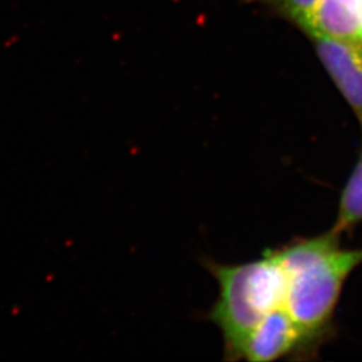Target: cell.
Instances as JSON below:
<instances>
[{"label":"cell","instance_id":"cell-3","mask_svg":"<svg viewBox=\"0 0 362 362\" xmlns=\"http://www.w3.org/2000/svg\"><path fill=\"white\" fill-rule=\"evenodd\" d=\"M311 354L303 333L285 308H281L270 313L247 337L239 353V361L310 358Z\"/></svg>","mask_w":362,"mask_h":362},{"label":"cell","instance_id":"cell-6","mask_svg":"<svg viewBox=\"0 0 362 362\" xmlns=\"http://www.w3.org/2000/svg\"><path fill=\"white\" fill-rule=\"evenodd\" d=\"M362 223V144L360 155L339 196L333 231L350 233Z\"/></svg>","mask_w":362,"mask_h":362},{"label":"cell","instance_id":"cell-7","mask_svg":"<svg viewBox=\"0 0 362 362\" xmlns=\"http://www.w3.org/2000/svg\"><path fill=\"white\" fill-rule=\"evenodd\" d=\"M266 6L286 21L293 22L299 28L306 25L314 6L318 0H252Z\"/></svg>","mask_w":362,"mask_h":362},{"label":"cell","instance_id":"cell-2","mask_svg":"<svg viewBox=\"0 0 362 362\" xmlns=\"http://www.w3.org/2000/svg\"><path fill=\"white\" fill-rule=\"evenodd\" d=\"M203 266L215 278L219 294L203 315L221 333L226 361H239L250 333L270 313L284 308L285 275L274 250L246 263L226 264L209 258Z\"/></svg>","mask_w":362,"mask_h":362},{"label":"cell","instance_id":"cell-5","mask_svg":"<svg viewBox=\"0 0 362 362\" xmlns=\"http://www.w3.org/2000/svg\"><path fill=\"white\" fill-rule=\"evenodd\" d=\"M300 30L306 35L321 34L344 40H362V1L318 0Z\"/></svg>","mask_w":362,"mask_h":362},{"label":"cell","instance_id":"cell-4","mask_svg":"<svg viewBox=\"0 0 362 362\" xmlns=\"http://www.w3.org/2000/svg\"><path fill=\"white\" fill-rule=\"evenodd\" d=\"M315 52L362 129V40L308 35Z\"/></svg>","mask_w":362,"mask_h":362},{"label":"cell","instance_id":"cell-1","mask_svg":"<svg viewBox=\"0 0 362 362\" xmlns=\"http://www.w3.org/2000/svg\"><path fill=\"white\" fill-rule=\"evenodd\" d=\"M341 236L330 230L274 250L285 275L284 308L313 354L330 339L344 286L362 266V248H345Z\"/></svg>","mask_w":362,"mask_h":362}]
</instances>
